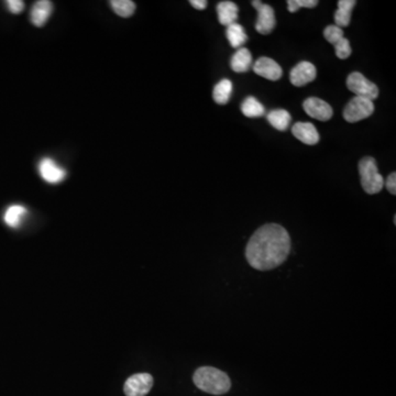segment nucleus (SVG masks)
Here are the masks:
<instances>
[{
    "mask_svg": "<svg viewBox=\"0 0 396 396\" xmlns=\"http://www.w3.org/2000/svg\"><path fill=\"white\" fill-rule=\"evenodd\" d=\"M194 384L201 391L213 395H222L231 388V381L227 373L214 367H201L196 370Z\"/></svg>",
    "mask_w": 396,
    "mask_h": 396,
    "instance_id": "nucleus-2",
    "label": "nucleus"
},
{
    "mask_svg": "<svg viewBox=\"0 0 396 396\" xmlns=\"http://www.w3.org/2000/svg\"><path fill=\"white\" fill-rule=\"evenodd\" d=\"M317 71L314 64L311 62H299L294 66L290 73V81L296 88H302L316 79Z\"/></svg>",
    "mask_w": 396,
    "mask_h": 396,
    "instance_id": "nucleus-9",
    "label": "nucleus"
},
{
    "mask_svg": "<svg viewBox=\"0 0 396 396\" xmlns=\"http://www.w3.org/2000/svg\"><path fill=\"white\" fill-rule=\"evenodd\" d=\"M338 9L335 13V26L339 28H345L350 24L352 20V13L354 10V6L356 5V1L354 0H339Z\"/></svg>",
    "mask_w": 396,
    "mask_h": 396,
    "instance_id": "nucleus-16",
    "label": "nucleus"
},
{
    "mask_svg": "<svg viewBox=\"0 0 396 396\" xmlns=\"http://www.w3.org/2000/svg\"><path fill=\"white\" fill-rule=\"evenodd\" d=\"M290 120H292V117L290 113L284 109H274V110L270 111L267 115V122L273 128L280 131H286L288 129Z\"/></svg>",
    "mask_w": 396,
    "mask_h": 396,
    "instance_id": "nucleus-19",
    "label": "nucleus"
},
{
    "mask_svg": "<svg viewBox=\"0 0 396 396\" xmlns=\"http://www.w3.org/2000/svg\"><path fill=\"white\" fill-rule=\"evenodd\" d=\"M292 133L296 139L307 145H315L320 142V133L312 122H296L292 128Z\"/></svg>",
    "mask_w": 396,
    "mask_h": 396,
    "instance_id": "nucleus-13",
    "label": "nucleus"
},
{
    "mask_svg": "<svg viewBox=\"0 0 396 396\" xmlns=\"http://www.w3.org/2000/svg\"><path fill=\"white\" fill-rule=\"evenodd\" d=\"M241 111L248 118H259L265 114L263 105L254 96H249L241 104Z\"/></svg>",
    "mask_w": 396,
    "mask_h": 396,
    "instance_id": "nucleus-21",
    "label": "nucleus"
},
{
    "mask_svg": "<svg viewBox=\"0 0 396 396\" xmlns=\"http://www.w3.org/2000/svg\"><path fill=\"white\" fill-rule=\"evenodd\" d=\"M233 95V83L229 79H222L220 83H217L213 92L214 101L220 105H226L230 101V97Z\"/></svg>",
    "mask_w": 396,
    "mask_h": 396,
    "instance_id": "nucleus-20",
    "label": "nucleus"
},
{
    "mask_svg": "<svg viewBox=\"0 0 396 396\" xmlns=\"http://www.w3.org/2000/svg\"><path fill=\"white\" fill-rule=\"evenodd\" d=\"M347 88L358 97L367 98L370 101H374L379 96L378 86L374 83L370 82L369 79L359 72H354L349 75L347 79Z\"/></svg>",
    "mask_w": 396,
    "mask_h": 396,
    "instance_id": "nucleus-5",
    "label": "nucleus"
},
{
    "mask_svg": "<svg viewBox=\"0 0 396 396\" xmlns=\"http://www.w3.org/2000/svg\"><path fill=\"white\" fill-rule=\"evenodd\" d=\"M373 113H374V104L372 101L356 96L343 109V118L346 122L354 124L369 118Z\"/></svg>",
    "mask_w": 396,
    "mask_h": 396,
    "instance_id": "nucleus-4",
    "label": "nucleus"
},
{
    "mask_svg": "<svg viewBox=\"0 0 396 396\" xmlns=\"http://www.w3.org/2000/svg\"><path fill=\"white\" fill-rule=\"evenodd\" d=\"M360 179L361 185L365 193L370 195L380 193L382 190L384 181L382 175L379 173L377 162L371 156H365L359 162Z\"/></svg>",
    "mask_w": 396,
    "mask_h": 396,
    "instance_id": "nucleus-3",
    "label": "nucleus"
},
{
    "mask_svg": "<svg viewBox=\"0 0 396 396\" xmlns=\"http://www.w3.org/2000/svg\"><path fill=\"white\" fill-rule=\"evenodd\" d=\"M254 71L256 75L269 79V81H279L282 77L283 69L274 60L262 56L258 58L254 65Z\"/></svg>",
    "mask_w": 396,
    "mask_h": 396,
    "instance_id": "nucleus-11",
    "label": "nucleus"
},
{
    "mask_svg": "<svg viewBox=\"0 0 396 396\" xmlns=\"http://www.w3.org/2000/svg\"><path fill=\"white\" fill-rule=\"evenodd\" d=\"M252 6L258 10V20H256V30L260 35H270L277 26L274 10L269 5L254 0Z\"/></svg>",
    "mask_w": 396,
    "mask_h": 396,
    "instance_id": "nucleus-7",
    "label": "nucleus"
},
{
    "mask_svg": "<svg viewBox=\"0 0 396 396\" xmlns=\"http://www.w3.org/2000/svg\"><path fill=\"white\" fill-rule=\"evenodd\" d=\"M386 188L392 195L396 194V173L393 172L391 174L388 175V180L386 182Z\"/></svg>",
    "mask_w": 396,
    "mask_h": 396,
    "instance_id": "nucleus-26",
    "label": "nucleus"
},
{
    "mask_svg": "<svg viewBox=\"0 0 396 396\" xmlns=\"http://www.w3.org/2000/svg\"><path fill=\"white\" fill-rule=\"evenodd\" d=\"M324 37L330 44L335 47L336 56L341 60H346L352 56V47L349 40L345 38L343 30L335 24H330L324 30Z\"/></svg>",
    "mask_w": 396,
    "mask_h": 396,
    "instance_id": "nucleus-6",
    "label": "nucleus"
},
{
    "mask_svg": "<svg viewBox=\"0 0 396 396\" xmlns=\"http://www.w3.org/2000/svg\"><path fill=\"white\" fill-rule=\"evenodd\" d=\"M304 110L312 118L322 122H327L333 117V111L331 106L320 98L309 97L303 103Z\"/></svg>",
    "mask_w": 396,
    "mask_h": 396,
    "instance_id": "nucleus-10",
    "label": "nucleus"
},
{
    "mask_svg": "<svg viewBox=\"0 0 396 396\" xmlns=\"http://www.w3.org/2000/svg\"><path fill=\"white\" fill-rule=\"evenodd\" d=\"M317 5V0H288V9L290 13H297L301 8H315Z\"/></svg>",
    "mask_w": 396,
    "mask_h": 396,
    "instance_id": "nucleus-24",
    "label": "nucleus"
},
{
    "mask_svg": "<svg viewBox=\"0 0 396 396\" xmlns=\"http://www.w3.org/2000/svg\"><path fill=\"white\" fill-rule=\"evenodd\" d=\"M231 69L236 73H246L252 66V56L250 51L246 48L238 49L230 61Z\"/></svg>",
    "mask_w": 396,
    "mask_h": 396,
    "instance_id": "nucleus-17",
    "label": "nucleus"
},
{
    "mask_svg": "<svg viewBox=\"0 0 396 396\" xmlns=\"http://www.w3.org/2000/svg\"><path fill=\"white\" fill-rule=\"evenodd\" d=\"M239 8L233 1H222L217 5L218 20L222 26H228L235 24L238 19Z\"/></svg>",
    "mask_w": 396,
    "mask_h": 396,
    "instance_id": "nucleus-15",
    "label": "nucleus"
},
{
    "mask_svg": "<svg viewBox=\"0 0 396 396\" xmlns=\"http://www.w3.org/2000/svg\"><path fill=\"white\" fill-rule=\"evenodd\" d=\"M26 214H28V211L24 206L13 205V206L9 207L6 211L3 220H5L6 224H8L9 227L18 228L22 224V220H24Z\"/></svg>",
    "mask_w": 396,
    "mask_h": 396,
    "instance_id": "nucleus-22",
    "label": "nucleus"
},
{
    "mask_svg": "<svg viewBox=\"0 0 396 396\" xmlns=\"http://www.w3.org/2000/svg\"><path fill=\"white\" fill-rule=\"evenodd\" d=\"M226 35H227L230 45L235 49H240L241 47L247 42V40H248V35H246L243 26H241V24H237V22L227 26Z\"/></svg>",
    "mask_w": 396,
    "mask_h": 396,
    "instance_id": "nucleus-18",
    "label": "nucleus"
},
{
    "mask_svg": "<svg viewBox=\"0 0 396 396\" xmlns=\"http://www.w3.org/2000/svg\"><path fill=\"white\" fill-rule=\"evenodd\" d=\"M190 3L197 10H204L208 5L206 0H190Z\"/></svg>",
    "mask_w": 396,
    "mask_h": 396,
    "instance_id": "nucleus-27",
    "label": "nucleus"
},
{
    "mask_svg": "<svg viewBox=\"0 0 396 396\" xmlns=\"http://www.w3.org/2000/svg\"><path fill=\"white\" fill-rule=\"evenodd\" d=\"M109 3L113 10L122 18L131 17L135 10V3L131 0H111Z\"/></svg>",
    "mask_w": 396,
    "mask_h": 396,
    "instance_id": "nucleus-23",
    "label": "nucleus"
},
{
    "mask_svg": "<svg viewBox=\"0 0 396 396\" xmlns=\"http://www.w3.org/2000/svg\"><path fill=\"white\" fill-rule=\"evenodd\" d=\"M53 11V3L49 0H40L33 5L30 13V20L35 26L47 24Z\"/></svg>",
    "mask_w": 396,
    "mask_h": 396,
    "instance_id": "nucleus-14",
    "label": "nucleus"
},
{
    "mask_svg": "<svg viewBox=\"0 0 396 396\" xmlns=\"http://www.w3.org/2000/svg\"><path fill=\"white\" fill-rule=\"evenodd\" d=\"M292 241L286 228L277 224H263L251 236L246 247V259L251 267L270 271L288 259Z\"/></svg>",
    "mask_w": 396,
    "mask_h": 396,
    "instance_id": "nucleus-1",
    "label": "nucleus"
},
{
    "mask_svg": "<svg viewBox=\"0 0 396 396\" xmlns=\"http://www.w3.org/2000/svg\"><path fill=\"white\" fill-rule=\"evenodd\" d=\"M154 386V378L149 373L133 374L126 381L124 394L127 396H145Z\"/></svg>",
    "mask_w": 396,
    "mask_h": 396,
    "instance_id": "nucleus-8",
    "label": "nucleus"
},
{
    "mask_svg": "<svg viewBox=\"0 0 396 396\" xmlns=\"http://www.w3.org/2000/svg\"><path fill=\"white\" fill-rule=\"evenodd\" d=\"M7 7H8L10 13H15V15H18V13H22L24 9V3L22 0H8L7 1Z\"/></svg>",
    "mask_w": 396,
    "mask_h": 396,
    "instance_id": "nucleus-25",
    "label": "nucleus"
},
{
    "mask_svg": "<svg viewBox=\"0 0 396 396\" xmlns=\"http://www.w3.org/2000/svg\"><path fill=\"white\" fill-rule=\"evenodd\" d=\"M39 173L45 182L56 184L62 182L65 179V170L62 169L52 158H44L40 161Z\"/></svg>",
    "mask_w": 396,
    "mask_h": 396,
    "instance_id": "nucleus-12",
    "label": "nucleus"
}]
</instances>
